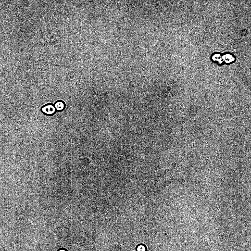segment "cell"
Here are the masks:
<instances>
[{"label":"cell","instance_id":"cell-1","mask_svg":"<svg viewBox=\"0 0 251 251\" xmlns=\"http://www.w3.org/2000/svg\"><path fill=\"white\" fill-rule=\"evenodd\" d=\"M41 110L43 113L48 116L53 115L57 112L54 104L51 103H48L43 106Z\"/></svg>","mask_w":251,"mask_h":251},{"label":"cell","instance_id":"cell-2","mask_svg":"<svg viewBox=\"0 0 251 251\" xmlns=\"http://www.w3.org/2000/svg\"><path fill=\"white\" fill-rule=\"evenodd\" d=\"M53 104L57 112H61L63 111L66 107L65 103L62 100L56 101Z\"/></svg>","mask_w":251,"mask_h":251},{"label":"cell","instance_id":"cell-3","mask_svg":"<svg viewBox=\"0 0 251 251\" xmlns=\"http://www.w3.org/2000/svg\"><path fill=\"white\" fill-rule=\"evenodd\" d=\"M136 251H147L146 247L143 244L138 245L136 248Z\"/></svg>","mask_w":251,"mask_h":251},{"label":"cell","instance_id":"cell-4","mask_svg":"<svg viewBox=\"0 0 251 251\" xmlns=\"http://www.w3.org/2000/svg\"><path fill=\"white\" fill-rule=\"evenodd\" d=\"M223 59L225 61L227 62H230L233 61L234 60L233 57L229 54H226L223 56Z\"/></svg>","mask_w":251,"mask_h":251},{"label":"cell","instance_id":"cell-5","mask_svg":"<svg viewBox=\"0 0 251 251\" xmlns=\"http://www.w3.org/2000/svg\"><path fill=\"white\" fill-rule=\"evenodd\" d=\"M57 251H68V250L64 248H61L58 250Z\"/></svg>","mask_w":251,"mask_h":251},{"label":"cell","instance_id":"cell-6","mask_svg":"<svg viewBox=\"0 0 251 251\" xmlns=\"http://www.w3.org/2000/svg\"><path fill=\"white\" fill-rule=\"evenodd\" d=\"M233 49H236L237 48V46L235 44L233 45L232 46Z\"/></svg>","mask_w":251,"mask_h":251}]
</instances>
